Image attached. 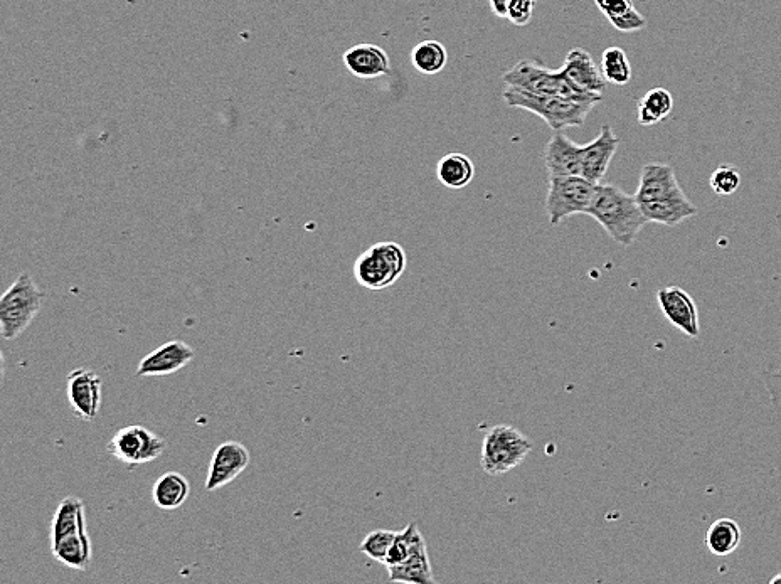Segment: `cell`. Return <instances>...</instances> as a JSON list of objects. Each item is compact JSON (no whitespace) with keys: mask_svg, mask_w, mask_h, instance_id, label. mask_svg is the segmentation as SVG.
<instances>
[{"mask_svg":"<svg viewBox=\"0 0 781 584\" xmlns=\"http://www.w3.org/2000/svg\"><path fill=\"white\" fill-rule=\"evenodd\" d=\"M586 214L598 221L606 234L623 248L632 246L643 226L649 223L635 194L603 182L598 184L595 199Z\"/></svg>","mask_w":781,"mask_h":584,"instance_id":"obj_1","label":"cell"},{"mask_svg":"<svg viewBox=\"0 0 781 584\" xmlns=\"http://www.w3.org/2000/svg\"><path fill=\"white\" fill-rule=\"evenodd\" d=\"M502 98L507 103V107L526 110L542 118L554 132H561L563 128L585 125L586 117L590 115L595 105H598L593 101L569 100L563 96L536 95L514 86H505Z\"/></svg>","mask_w":781,"mask_h":584,"instance_id":"obj_2","label":"cell"},{"mask_svg":"<svg viewBox=\"0 0 781 584\" xmlns=\"http://www.w3.org/2000/svg\"><path fill=\"white\" fill-rule=\"evenodd\" d=\"M46 300V293L36 285L27 271L0 298V334L4 340H14L26 332L36 319Z\"/></svg>","mask_w":781,"mask_h":584,"instance_id":"obj_3","label":"cell"},{"mask_svg":"<svg viewBox=\"0 0 781 584\" xmlns=\"http://www.w3.org/2000/svg\"><path fill=\"white\" fill-rule=\"evenodd\" d=\"M404 248L394 241H381L367 248L354 263V278L362 288L379 292L393 287L406 270Z\"/></svg>","mask_w":781,"mask_h":584,"instance_id":"obj_4","label":"cell"},{"mask_svg":"<svg viewBox=\"0 0 781 584\" xmlns=\"http://www.w3.org/2000/svg\"><path fill=\"white\" fill-rule=\"evenodd\" d=\"M505 86H514L536 95L563 96L569 100L600 103L601 95L586 93L571 85L561 70H549L544 64L524 59L502 76Z\"/></svg>","mask_w":781,"mask_h":584,"instance_id":"obj_5","label":"cell"},{"mask_svg":"<svg viewBox=\"0 0 781 584\" xmlns=\"http://www.w3.org/2000/svg\"><path fill=\"white\" fill-rule=\"evenodd\" d=\"M532 452V443L511 425H497L485 435L480 465L490 477H502L519 467Z\"/></svg>","mask_w":781,"mask_h":584,"instance_id":"obj_6","label":"cell"},{"mask_svg":"<svg viewBox=\"0 0 781 584\" xmlns=\"http://www.w3.org/2000/svg\"><path fill=\"white\" fill-rule=\"evenodd\" d=\"M598 184L583 176H549L546 213L553 226L574 214H586L593 204Z\"/></svg>","mask_w":781,"mask_h":584,"instance_id":"obj_7","label":"cell"},{"mask_svg":"<svg viewBox=\"0 0 781 584\" xmlns=\"http://www.w3.org/2000/svg\"><path fill=\"white\" fill-rule=\"evenodd\" d=\"M167 441L145 426H123L108 441L107 452L127 468H137L154 462L165 452Z\"/></svg>","mask_w":781,"mask_h":584,"instance_id":"obj_8","label":"cell"},{"mask_svg":"<svg viewBox=\"0 0 781 584\" xmlns=\"http://www.w3.org/2000/svg\"><path fill=\"white\" fill-rule=\"evenodd\" d=\"M66 394L73 413L81 421L93 423L101 408V377L91 369L78 367L66 377Z\"/></svg>","mask_w":781,"mask_h":584,"instance_id":"obj_9","label":"cell"},{"mask_svg":"<svg viewBox=\"0 0 781 584\" xmlns=\"http://www.w3.org/2000/svg\"><path fill=\"white\" fill-rule=\"evenodd\" d=\"M250 465V452L240 441H224L214 450L209 463L206 490L214 492L231 484Z\"/></svg>","mask_w":781,"mask_h":584,"instance_id":"obj_10","label":"cell"},{"mask_svg":"<svg viewBox=\"0 0 781 584\" xmlns=\"http://www.w3.org/2000/svg\"><path fill=\"white\" fill-rule=\"evenodd\" d=\"M657 302L665 319L681 330L682 334L697 339L701 335V322L696 302L681 287H664L657 292Z\"/></svg>","mask_w":781,"mask_h":584,"instance_id":"obj_11","label":"cell"},{"mask_svg":"<svg viewBox=\"0 0 781 584\" xmlns=\"http://www.w3.org/2000/svg\"><path fill=\"white\" fill-rule=\"evenodd\" d=\"M684 194L686 192L677 181L672 165L662 164V162H649L643 165L637 191H635L638 204L667 201Z\"/></svg>","mask_w":781,"mask_h":584,"instance_id":"obj_12","label":"cell"},{"mask_svg":"<svg viewBox=\"0 0 781 584\" xmlns=\"http://www.w3.org/2000/svg\"><path fill=\"white\" fill-rule=\"evenodd\" d=\"M618 147L620 139L617 133L613 132L610 125H605L595 139L581 145V176L595 184H601Z\"/></svg>","mask_w":781,"mask_h":584,"instance_id":"obj_13","label":"cell"},{"mask_svg":"<svg viewBox=\"0 0 781 584\" xmlns=\"http://www.w3.org/2000/svg\"><path fill=\"white\" fill-rule=\"evenodd\" d=\"M194 349L182 340H169L140 361L135 376L159 377L179 372L194 359Z\"/></svg>","mask_w":781,"mask_h":584,"instance_id":"obj_14","label":"cell"},{"mask_svg":"<svg viewBox=\"0 0 781 584\" xmlns=\"http://www.w3.org/2000/svg\"><path fill=\"white\" fill-rule=\"evenodd\" d=\"M561 73L578 90L593 93V95L603 96L606 85H608L600 66L593 61L591 54L585 49H571L564 58Z\"/></svg>","mask_w":781,"mask_h":584,"instance_id":"obj_15","label":"cell"},{"mask_svg":"<svg viewBox=\"0 0 781 584\" xmlns=\"http://www.w3.org/2000/svg\"><path fill=\"white\" fill-rule=\"evenodd\" d=\"M347 71L361 80H374L389 73L391 63L383 48L376 44H356L344 53Z\"/></svg>","mask_w":781,"mask_h":584,"instance_id":"obj_16","label":"cell"},{"mask_svg":"<svg viewBox=\"0 0 781 584\" xmlns=\"http://www.w3.org/2000/svg\"><path fill=\"white\" fill-rule=\"evenodd\" d=\"M549 176H581V145L563 132H554L544 152Z\"/></svg>","mask_w":781,"mask_h":584,"instance_id":"obj_17","label":"cell"},{"mask_svg":"<svg viewBox=\"0 0 781 584\" xmlns=\"http://www.w3.org/2000/svg\"><path fill=\"white\" fill-rule=\"evenodd\" d=\"M56 561L75 571H86L93 559V544L88 532H78L51 544Z\"/></svg>","mask_w":781,"mask_h":584,"instance_id":"obj_18","label":"cell"},{"mask_svg":"<svg viewBox=\"0 0 781 584\" xmlns=\"http://www.w3.org/2000/svg\"><path fill=\"white\" fill-rule=\"evenodd\" d=\"M88 532L86 529L85 502L78 497H66L58 504L51 522V544L63 537Z\"/></svg>","mask_w":781,"mask_h":584,"instance_id":"obj_19","label":"cell"},{"mask_svg":"<svg viewBox=\"0 0 781 584\" xmlns=\"http://www.w3.org/2000/svg\"><path fill=\"white\" fill-rule=\"evenodd\" d=\"M191 494V484L182 473L167 472L157 478L152 489V497L159 509L176 510L184 505Z\"/></svg>","mask_w":781,"mask_h":584,"instance_id":"obj_20","label":"cell"},{"mask_svg":"<svg viewBox=\"0 0 781 584\" xmlns=\"http://www.w3.org/2000/svg\"><path fill=\"white\" fill-rule=\"evenodd\" d=\"M595 4L620 32H638L647 27V19L637 11L633 0H595Z\"/></svg>","mask_w":781,"mask_h":584,"instance_id":"obj_21","label":"cell"},{"mask_svg":"<svg viewBox=\"0 0 781 584\" xmlns=\"http://www.w3.org/2000/svg\"><path fill=\"white\" fill-rule=\"evenodd\" d=\"M741 527L729 517H721L712 522L706 534V546L716 558H728L741 544Z\"/></svg>","mask_w":781,"mask_h":584,"instance_id":"obj_22","label":"cell"},{"mask_svg":"<svg viewBox=\"0 0 781 584\" xmlns=\"http://www.w3.org/2000/svg\"><path fill=\"white\" fill-rule=\"evenodd\" d=\"M388 571L389 581H391V583H436L435 576H433V569H431L428 547L416 551V553L411 554L410 558L406 559L404 563L398 564V566H391V568H388Z\"/></svg>","mask_w":781,"mask_h":584,"instance_id":"obj_23","label":"cell"},{"mask_svg":"<svg viewBox=\"0 0 781 584\" xmlns=\"http://www.w3.org/2000/svg\"><path fill=\"white\" fill-rule=\"evenodd\" d=\"M436 177L441 182V186L448 189H463L473 181L475 165L468 155L453 152L441 157L436 165Z\"/></svg>","mask_w":781,"mask_h":584,"instance_id":"obj_24","label":"cell"},{"mask_svg":"<svg viewBox=\"0 0 781 584\" xmlns=\"http://www.w3.org/2000/svg\"><path fill=\"white\" fill-rule=\"evenodd\" d=\"M638 123L654 127L670 117L674 110V96L665 88H652L638 100Z\"/></svg>","mask_w":781,"mask_h":584,"instance_id":"obj_25","label":"cell"},{"mask_svg":"<svg viewBox=\"0 0 781 584\" xmlns=\"http://www.w3.org/2000/svg\"><path fill=\"white\" fill-rule=\"evenodd\" d=\"M447 63V48L435 39L421 41L411 51V64L421 75H438Z\"/></svg>","mask_w":781,"mask_h":584,"instance_id":"obj_26","label":"cell"},{"mask_svg":"<svg viewBox=\"0 0 781 584\" xmlns=\"http://www.w3.org/2000/svg\"><path fill=\"white\" fill-rule=\"evenodd\" d=\"M425 547H428L425 537H423L415 522H410L404 529L396 532V539H394L393 546H391L388 558L384 561V566L386 568L398 566V564L404 563L406 559L410 558L411 554H415L416 551L425 549Z\"/></svg>","mask_w":781,"mask_h":584,"instance_id":"obj_27","label":"cell"},{"mask_svg":"<svg viewBox=\"0 0 781 584\" xmlns=\"http://www.w3.org/2000/svg\"><path fill=\"white\" fill-rule=\"evenodd\" d=\"M601 71L611 85L625 86L632 81L633 70L627 53L622 48L611 46L601 54Z\"/></svg>","mask_w":781,"mask_h":584,"instance_id":"obj_28","label":"cell"},{"mask_svg":"<svg viewBox=\"0 0 781 584\" xmlns=\"http://www.w3.org/2000/svg\"><path fill=\"white\" fill-rule=\"evenodd\" d=\"M394 539H396V531L376 529V531L369 532L362 539L359 551L367 558L372 559V561L384 564V561L388 558L389 551H391Z\"/></svg>","mask_w":781,"mask_h":584,"instance_id":"obj_29","label":"cell"},{"mask_svg":"<svg viewBox=\"0 0 781 584\" xmlns=\"http://www.w3.org/2000/svg\"><path fill=\"white\" fill-rule=\"evenodd\" d=\"M709 186L718 196H731L741 186V174L733 165H719L711 174Z\"/></svg>","mask_w":781,"mask_h":584,"instance_id":"obj_30","label":"cell"},{"mask_svg":"<svg viewBox=\"0 0 781 584\" xmlns=\"http://www.w3.org/2000/svg\"><path fill=\"white\" fill-rule=\"evenodd\" d=\"M536 2L537 0H509L507 19H511L517 26H526L531 21Z\"/></svg>","mask_w":781,"mask_h":584,"instance_id":"obj_31","label":"cell"},{"mask_svg":"<svg viewBox=\"0 0 781 584\" xmlns=\"http://www.w3.org/2000/svg\"><path fill=\"white\" fill-rule=\"evenodd\" d=\"M771 584L781 583V573L776 574V576H773V578L770 579Z\"/></svg>","mask_w":781,"mask_h":584,"instance_id":"obj_32","label":"cell"}]
</instances>
